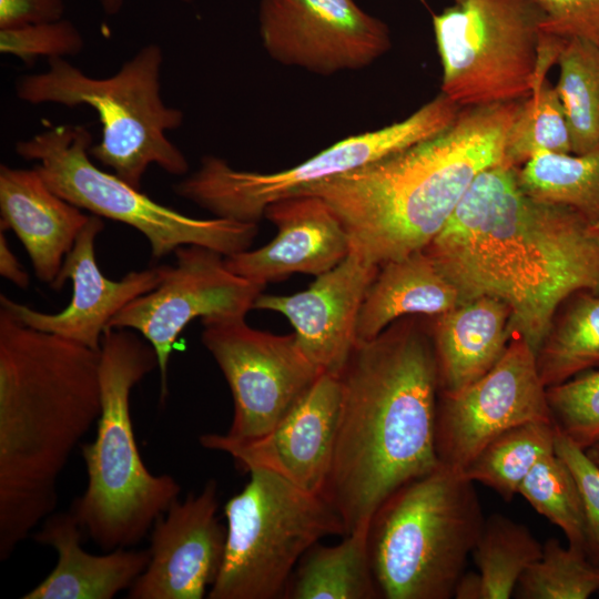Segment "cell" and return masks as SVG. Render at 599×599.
Segmentation results:
<instances>
[{
    "mask_svg": "<svg viewBox=\"0 0 599 599\" xmlns=\"http://www.w3.org/2000/svg\"><path fill=\"white\" fill-rule=\"evenodd\" d=\"M467 301L493 296L538 354L558 307L578 291L599 293V233L576 211L536 200L502 163L471 182L424 248Z\"/></svg>",
    "mask_w": 599,
    "mask_h": 599,
    "instance_id": "1",
    "label": "cell"
},
{
    "mask_svg": "<svg viewBox=\"0 0 599 599\" xmlns=\"http://www.w3.org/2000/svg\"><path fill=\"white\" fill-rule=\"evenodd\" d=\"M417 315L357 342L339 374L341 404L322 496L347 534L369 526L396 489L441 464L436 451L439 378L430 333Z\"/></svg>",
    "mask_w": 599,
    "mask_h": 599,
    "instance_id": "2",
    "label": "cell"
},
{
    "mask_svg": "<svg viewBox=\"0 0 599 599\" xmlns=\"http://www.w3.org/2000/svg\"><path fill=\"white\" fill-rule=\"evenodd\" d=\"M101 414L100 351L0 308V560L52 515L57 483Z\"/></svg>",
    "mask_w": 599,
    "mask_h": 599,
    "instance_id": "3",
    "label": "cell"
},
{
    "mask_svg": "<svg viewBox=\"0 0 599 599\" xmlns=\"http://www.w3.org/2000/svg\"><path fill=\"white\" fill-rule=\"evenodd\" d=\"M521 101L463 108L443 131L300 194L329 205L365 263L404 258L439 234L483 170L502 163Z\"/></svg>",
    "mask_w": 599,
    "mask_h": 599,
    "instance_id": "4",
    "label": "cell"
},
{
    "mask_svg": "<svg viewBox=\"0 0 599 599\" xmlns=\"http://www.w3.org/2000/svg\"><path fill=\"white\" fill-rule=\"evenodd\" d=\"M155 368L158 355L138 332L104 331L101 414L94 439L81 447L88 485L71 508L83 532L104 551L138 545L181 491L172 476L146 468L134 437L131 392Z\"/></svg>",
    "mask_w": 599,
    "mask_h": 599,
    "instance_id": "5",
    "label": "cell"
},
{
    "mask_svg": "<svg viewBox=\"0 0 599 599\" xmlns=\"http://www.w3.org/2000/svg\"><path fill=\"white\" fill-rule=\"evenodd\" d=\"M484 521L474 481L443 465L396 489L368 527L380 597L453 598Z\"/></svg>",
    "mask_w": 599,
    "mask_h": 599,
    "instance_id": "6",
    "label": "cell"
},
{
    "mask_svg": "<svg viewBox=\"0 0 599 599\" xmlns=\"http://www.w3.org/2000/svg\"><path fill=\"white\" fill-rule=\"evenodd\" d=\"M162 49L150 43L125 61L113 75L93 78L63 58L48 59L45 71L21 75L17 97L30 104L87 105L94 110L102 135L89 153L99 163L141 190L150 165L184 175L189 162L167 138L179 129L184 113L161 97Z\"/></svg>",
    "mask_w": 599,
    "mask_h": 599,
    "instance_id": "7",
    "label": "cell"
},
{
    "mask_svg": "<svg viewBox=\"0 0 599 599\" xmlns=\"http://www.w3.org/2000/svg\"><path fill=\"white\" fill-rule=\"evenodd\" d=\"M248 473L247 484L224 506L226 542L210 599L284 598L306 551L325 537L347 535L321 494L271 471Z\"/></svg>",
    "mask_w": 599,
    "mask_h": 599,
    "instance_id": "8",
    "label": "cell"
},
{
    "mask_svg": "<svg viewBox=\"0 0 599 599\" xmlns=\"http://www.w3.org/2000/svg\"><path fill=\"white\" fill-rule=\"evenodd\" d=\"M90 131L78 124H48L20 140L16 152L34 161V169L59 196L100 217L124 223L149 241L161 258L183 245H201L224 256L248 250L258 226L231 219H195L162 205L141 190L99 169L91 160Z\"/></svg>",
    "mask_w": 599,
    "mask_h": 599,
    "instance_id": "9",
    "label": "cell"
},
{
    "mask_svg": "<svg viewBox=\"0 0 599 599\" xmlns=\"http://www.w3.org/2000/svg\"><path fill=\"white\" fill-rule=\"evenodd\" d=\"M545 20L536 0H460L433 14L440 92L461 109L528 98L546 78Z\"/></svg>",
    "mask_w": 599,
    "mask_h": 599,
    "instance_id": "10",
    "label": "cell"
},
{
    "mask_svg": "<svg viewBox=\"0 0 599 599\" xmlns=\"http://www.w3.org/2000/svg\"><path fill=\"white\" fill-rule=\"evenodd\" d=\"M460 109L440 92L402 121L349 135L278 172L236 170L224 159L206 155L173 190L217 217L257 223L273 202L425 140L450 125Z\"/></svg>",
    "mask_w": 599,
    "mask_h": 599,
    "instance_id": "11",
    "label": "cell"
},
{
    "mask_svg": "<svg viewBox=\"0 0 599 599\" xmlns=\"http://www.w3.org/2000/svg\"><path fill=\"white\" fill-rule=\"evenodd\" d=\"M202 343L233 397L227 436L261 437L273 429L322 374L303 354L295 334L251 327L245 318L202 321Z\"/></svg>",
    "mask_w": 599,
    "mask_h": 599,
    "instance_id": "12",
    "label": "cell"
},
{
    "mask_svg": "<svg viewBox=\"0 0 599 599\" xmlns=\"http://www.w3.org/2000/svg\"><path fill=\"white\" fill-rule=\"evenodd\" d=\"M174 254L176 263L165 265L160 284L130 302L108 325L133 329L152 345L159 359L162 399L167 393L173 346L189 323L195 318H245L265 287L232 273L225 256L215 250L190 244Z\"/></svg>",
    "mask_w": 599,
    "mask_h": 599,
    "instance_id": "13",
    "label": "cell"
},
{
    "mask_svg": "<svg viewBox=\"0 0 599 599\" xmlns=\"http://www.w3.org/2000/svg\"><path fill=\"white\" fill-rule=\"evenodd\" d=\"M530 422H552L547 387L536 353L514 333L500 359L486 374L456 393H439L438 459L461 473L494 438Z\"/></svg>",
    "mask_w": 599,
    "mask_h": 599,
    "instance_id": "14",
    "label": "cell"
},
{
    "mask_svg": "<svg viewBox=\"0 0 599 599\" xmlns=\"http://www.w3.org/2000/svg\"><path fill=\"white\" fill-rule=\"evenodd\" d=\"M258 33L274 61L319 75L366 68L392 45L387 24L355 0H261Z\"/></svg>",
    "mask_w": 599,
    "mask_h": 599,
    "instance_id": "15",
    "label": "cell"
},
{
    "mask_svg": "<svg viewBox=\"0 0 599 599\" xmlns=\"http://www.w3.org/2000/svg\"><path fill=\"white\" fill-rule=\"evenodd\" d=\"M341 404L339 377L322 373L281 422L252 439L206 433V449L229 454L244 470L262 469L309 493L322 494L336 436Z\"/></svg>",
    "mask_w": 599,
    "mask_h": 599,
    "instance_id": "16",
    "label": "cell"
},
{
    "mask_svg": "<svg viewBox=\"0 0 599 599\" xmlns=\"http://www.w3.org/2000/svg\"><path fill=\"white\" fill-rule=\"evenodd\" d=\"M217 484L179 498L154 522L145 570L129 599H202L220 571L226 528L217 519Z\"/></svg>",
    "mask_w": 599,
    "mask_h": 599,
    "instance_id": "17",
    "label": "cell"
},
{
    "mask_svg": "<svg viewBox=\"0 0 599 599\" xmlns=\"http://www.w3.org/2000/svg\"><path fill=\"white\" fill-rule=\"evenodd\" d=\"M103 227L102 217L92 214L50 285L60 291L65 281L71 280L72 297L64 309L35 311L3 294L0 295L1 307L29 327L100 351L110 321L134 298L155 288L165 270V265H160L130 272L119 281L106 278L95 257V240Z\"/></svg>",
    "mask_w": 599,
    "mask_h": 599,
    "instance_id": "18",
    "label": "cell"
},
{
    "mask_svg": "<svg viewBox=\"0 0 599 599\" xmlns=\"http://www.w3.org/2000/svg\"><path fill=\"white\" fill-rule=\"evenodd\" d=\"M377 266L353 252L292 295L261 293L253 308L283 314L294 327L303 354L321 372L339 376L356 343V326Z\"/></svg>",
    "mask_w": 599,
    "mask_h": 599,
    "instance_id": "19",
    "label": "cell"
},
{
    "mask_svg": "<svg viewBox=\"0 0 599 599\" xmlns=\"http://www.w3.org/2000/svg\"><path fill=\"white\" fill-rule=\"evenodd\" d=\"M264 216L277 234L270 243L225 256L226 267L266 285L294 273L318 276L351 252L348 235L329 205L312 194H297L270 204Z\"/></svg>",
    "mask_w": 599,
    "mask_h": 599,
    "instance_id": "20",
    "label": "cell"
},
{
    "mask_svg": "<svg viewBox=\"0 0 599 599\" xmlns=\"http://www.w3.org/2000/svg\"><path fill=\"white\" fill-rule=\"evenodd\" d=\"M0 230L23 244L37 277L51 285L91 215L55 194L33 169L0 166Z\"/></svg>",
    "mask_w": 599,
    "mask_h": 599,
    "instance_id": "21",
    "label": "cell"
},
{
    "mask_svg": "<svg viewBox=\"0 0 599 599\" xmlns=\"http://www.w3.org/2000/svg\"><path fill=\"white\" fill-rule=\"evenodd\" d=\"M82 528L72 511L50 515L33 536L58 555L52 571L22 599H112L145 570L150 551L118 548L103 555L81 547Z\"/></svg>",
    "mask_w": 599,
    "mask_h": 599,
    "instance_id": "22",
    "label": "cell"
},
{
    "mask_svg": "<svg viewBox=\"0 0 599 599\" xmlns=\"http://www.w3.org/2000/svg\"><path fill=\"white\" fill-rule=\"evenodd\" d=\"M511 311L501 300L477 296L435 316L430 337L439 393L453 394L486 374L502 356L514 334Z\"/></svg>",
    "mask_w": 599,
    "mask_h": 599,
    "instance_id": "23",
    "label": "cell"
},
{
    "mask_svg": "<svg viewBox=\"0 0 599 599\" xmlns=\"http://www.w3.org/2000/svg\"><path fill=\"white\" fill-rule=\"evenodd\" d=\"M463 302L458 287L425 250L389 261L379 266L363 300L357 342L375 338L402 317H435Z\"/></svg>",
    "mask_w": 599,
    "mask_h": 599,
    "instance_id": "24",
    "label": "cell"
},
{
    "mask_svg": "<svg viewBox=\"0 0 599 599\" xmlns=\"http://www.w3.org/2000/svg\"><path fill=\"white\" fill-rule=\"evenodd\" d=\"M368 527L354 529L337 545L311 547L297 564L284 598H380L369 557Z\"/></svg>",
    "mask_w": 599,
    "mask_h": 599,
    "instance_id": "25",
    "label": "cell"
},
{
    "mask_svg": "<svg viewBox=\"0 0 599 599\" xmlns=\"http://www.w3.org/2000/svg\"><path fill=\"white\" fill-rule=\"evenodd\" d=\"M518 182L529 196L599 222V150L585 154L540 152L518 167Z\"/></svg>",
    "mask_w": 599,
    "mask_h": 599,
    "instance_id": "26",
    "label": "cell"
},
{
    "mask_svg": "<svg viewBox=\"0 0 599 599\" xmlns=\"http://www.w3.org/2000/svg\"><path fill=\"white\" fill-rule=\"evenodd\" d=\"M569 300L537 354L546 387L599 367V293L582 290Z\"/></svg>",
    "mask_w": 599,
    "mask_h": 599,
    "instance_id": "27",
    "label": "cell"
},
{
    "mask_svg": "<svg viewBox=\"0 0 599 599\" xmlns=\"http://www.w3.org/2000/svg\"><path fill=\"white\" fill-rule=\"evenodd\" d=\"M556 433L554 422L512 427L488 443L460 474L510 500L536 463L555 451Z\"/></svg>",
    "mask_w": 599,
    "mask_h": 599,
    "instance_id": "28",
    "label": "cell"
},
{
    "mask_svg": "<svg viewBox=\"0 0 599 599\" xmlns=\"http://www.w3.org/2000/svg\"><path fill=\"white\" fill-rule=\"evenodd\" d=\"M555 85L568 122L571 153L599 150V48L581 39L566 42Z\"/></svg>",
    "mask_w": 599,
    "mask_h": 599,
    "instance_id": "29",
    "label": "cell"
},
{
    "mask_svg": "<svg viewBox=\"0 0 599 599\" xmlns=\"http://www.w3.org/2000/svg\"><path fill=\"white\" fill-rule=\"evenodd\" d=\"M483 599H508L524 571L542 555V545L522 524L499 514L485 521L471 551Z\"/></svg>",
    "mask_w": 599,
    "mask_h": 599,
    "instance_id": "30",
    "label": "cell"
},
{
    "mask_svg": "<svg viewBox=\"0 0 599 599\" xmlns=\"http://www.w3.org/2000/svg\"><path fill=\"white\" fill-rule=\"evenodd\" d=\"M540 152L571 153L566 114L547 78L521 101L506 135L502 164L520 167Z\"/></svg>",
    "mask_w": 599,
    "mask_h": 599,
    "instance_id": "31",
    "label": "cell"
},
{
    "mask_svg": "<svg viewBox=\"0 0 599 599\" xmlns=\"http://www.w3.org/2000/svg\"><path fill=\"white\" fill-rule=\"evenodd\" d=\"M597 590L599 567L586 551L549 538L541 557L519 578L514 593L522 599H587Z\"/></svg>",
    "mask_w": 599,
    "mask_h": 599,
    "instance_id": "32",
    "label": "cell"
},
{
    "mask_svg": "<svg viewBox=\"0 0 599 599\" xmlns=\"http://www.w3.org/2000/svg\"><path fill=\"white\" fill-rule=\"evenodd\" d=\"M518 494L562 530L568 545L585 550V514L578 485L568 465L555 451L536 463Z\"/></svg>",
    "mask_w": 599,
    "mask_h": 599,
    "instance_id": "33",
    "label": "cell"
},
{
    "mask_svg": "<svg viewBox=\"0 0 599 599\" xmlns=\"http://www.w3.org/2000/svg\"><path fill=\"white\" fill-rule=\"evenodd\" d=\"M547 400L556 428L577 446L587 450L599 441V370L547 387Z\"/></svg>",
    "mask_w": 599,
    "mask_h": 599,
    "instance_id": "34",
    "label": "cell"
},
{
    "mask_svg": "<svg viewBox=\"0 0 599 599\" xmlns=\"http://www.w3.org/2000/svg\"><path fill=\"white\" fill-rule=\"evenodd\" d=\"M84 40L73 22L64 18L11 29H0V52L26 64L39 58H64L78 54Z\"/></svg>",
    "mask_w": 599,
    "mask_h": 599,
    "instance_id": "35",
    "label": "cell"
},
{
    "mask_svg": "<svg viewBox=\"0 0 599 599\" xmlns=\"http://www.w3.org/2000/svg\"><path fill=\"white\" fill-rule=\"evenodd\" d=\"M555 453L568 465L580 493L585 514V551L599 565V465L585 449L557 429Z\"/></svg>",
    "mask_w": 599,
    "mask_h": 599,
    "instance_id": "36",
    "label": "cell"
},
{
    "mask_svg": "<svg viewBox=\"0 0 599 599\" xmlns=\"http://www.w3.org/2000/svg\"><path fill=\"white\" fill-rule=\"evenodd\" d=\"M546 20L547 35L581 39L599 48V0H536Z\"/></svg>",
    "mask_w": 599,
    "mask_h": 599,
    "instance_id": "37",
    "label": "cell"
},
{
    "mask_svg": "<svg viewBox=\"0 0 599 599\" xmlns=\"http://www.w3.org/2000/svg\"><path fill=\"white\" fill-rule=\"evenodd\" d=\"M64 9L63 0H0V29L57 21Z\"/></svg>",
    "mask_w": 599,
    "mask_h": 599,
    "instance_id": "38",
    "label": "cell"
},
{
    "mask_svg": "<svg viewBox=\"0 0 599 599\" xmlns=\"http://www.w3.org/2000/svg\"><path fill=\"white\" fill-rule=\"evenodd\" d=\"M0 274L18 287L27 288L30 284L28 272L10 248L2 230H0Z\"/></svg>",
    "mask_w": 599,
    "mask_h": 599,
    "instance_id": "39",
    "label": "cell"
},
{
    "mask_svg": "<svg viewBox=\"0 0 599 599\" xmlns=\"http://www.w3.org/2000/svg\"><path fill=\"white\" fill-rule=\"evenodd\" d=\"M454 598L456 599H483V587L479 573L464 572L459 578Z\"/></svg>",
    "mask_w": 599,
    "mask_h": 599,
    "instance_id": "40",
    "label": "cell"
},
{
    "mask_svg": "<svg viewBox=\"0 0 599 599\" xmlns=\"http://www.w3.org/2000/svg\"><path fill=\"white\" fill-rule=\"evenodd\" d=\"M98 1L102 10L104 11V13L108 16L118 14L121 11L124 3V0H98ZM179 1L184 2V3H191L195 0H179Z\"/></svg>",
    "mask_w": 599,
    "mask_h": 599,
    "instance_id": "41",
    "label": "cell"
},
{
    "mask_svg": "<svg viewBox=\"0 0 599 599\" xmlns=\"http://www.w3.org/2000/svg\"><path fill=\"white\" fill-rule=\"evenodd\" d=\"M586 453L595 463L599 465V441L589 447Z\"/></svg>",
    "mask_w": 599,
    "mask_h": 599,
    "instance_id": "42",
    "label": "cell"
},
{
    "mask_svg": "<svg viewBox=\"0 0 599 599\" xmlns=\"http://www.w3.org/2000/svg\"><path fill=\"white\" fill-rule=\"evenodd\" d=\"M592 229H593L597 233H599V222H598L595 226H592Z\"/></svg>",
    "mask_w": 599,
    "mask_h": 599,
    "instance_id": "43",
    "label": "cell"
},
{
    "mask_svg": "<svg viewBox=\"0 0 599 599\" xmlns=\"http://www.w3.org/2000/svg\"><path fill=\"white\" fill-rule=\"evenodd\" d=\"M454 1H455V2H458V1H460V0H454Z\"/></svg>",
    "mask_w": 599,
    "mask_h": 599,
    "instance_id": "44",
    "label": "cell"
}]
</instances>
